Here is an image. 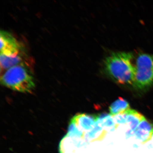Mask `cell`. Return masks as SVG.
<instances>
[{
    "label": "cell",
    "mask_w": 153,
    "mask_h": 153,
    "mask_svg": "<svg viewBox=\"0 0 153 153\" xmlns=\"http://www.w3.org/2000/svg\"><path fill=\"white\" fill-rule=\"evenodd\" d=\"M129 103L123 98L119 97L109 107L110 114L112 116H115L130 109Z\"/></svg>",
    "instance_id": "cell-7"
},
{
    "label": "cell",
    "mask_w": 153,
    "mask_h": 153,
    "mask_svg": "<svg viewBox=\"0 0 153 153\" xmlns=\"http://www.w3.org/2000/svg\"><path fill=\"white\" fill-rule=\"evenodd\" d=\"M134 59L133 54L131 52L111 53L103 62L105 74L118 84L133 85L135 75Z\"/></svg>",
    "instance_id": "cell-1"
},
{
    "label": "cell",
    "mask_w": 153,
    "mask_h": 153,
    "mask_svg": "<svg viewBox=\"0 0 153 153\" xmlns=\"http://www.w3.org/2000/svg\"><path fill=\"white\" fill-rule=\"evenodd\" d=\"M126 113V114L127 123H128L130 126V130L127 134L128 136H130L134 134L138 126L145 117L139 112L133 109L129 110Z\"/></svg>",
    "instance_id": "cell-6"
},
{
    "label": "cell",
    "mask_w": 153,
    "mask_h": 153,
    "mask_svg": "<svg viewBox=\"0 0 153 153\" xmlns=\"http://www.w3.org/2000/svg\"><path fill=\"white\" fill-rule=\"evenodd\" d=\"M152 139H153V134L152 137Z\"/></svg>",
    "instance_id": "cell-10"
},
{
    "label": "cell",
    "mask_w": 153,
    "mask_h": 153,
    "mask_svg": "<svg viewBox=\"0 0 153 153\" xmlns=\"http://www.w3.org/2000/svg\"><path fill=\"white\" fill-rule=\"evenodd\" d=\"M2 85L15 91L30 93L35 87L32 72L23 63L7 69L1 76Z\"/></svg>",
    "instance_id": "cell-2"
},
{
    "label": "cell",
    "mask_w": 153,
    "mask_h": 153,
    "mask_svg": "<svg viewBox=\"0 0 153 153\" xmlns=\"http://www.w3.org/2000/svg\"><path fill=\"white\" fill-rule=\"evenodd\" d=\"M116 122L118 124H125L127 123V117L126 113L121 114L115 116L114 117Z\"/></svg>",
    "instance_id": "cell-9"
},
{
    "label": "cell",
    "mask_w": 153,
    "mask_h": 153,
    "mask_svg": "<svg viewBox=\"0 0 153 153\" xmlns=\"http://www.w3.org/2000/svg\"><path fill=\"white\" fill-rule=\"evenodd\" d=\"M134 134L137 139L141 142H147L153 136V124L145 118L138 126Z\"/></svg>",
    "instance_id": "cell-5"
},
{
    "label": "cell",
    "mask_w": 153,
    "mask_h": 153,
    "mask_svg": "<svg viewBox=\"0 0 153 153\" xmlns=\"http://www.w3.org/2000/svg\"><path fill=\"white\" fill-rule=\"evenodd\" d=\"M24 54H21L16 56H7L1 55L0 62L1 68L7 69L23 63Z\"/></svg>",
    "instance_id": "cell-8"
},
{
    "label": "cell",
    "mask_w": 153,
    "mask_h": 153,
    "mask_svg": "<svg viewBox=\"0 0 153 153\" xmlns=\"http://www.w3.org/2000/svg\"><path fill=\"white\" fill-rule=\"evenodd\" d=\"M133 86L146 91L153 86V55L140 54L136 60L135 75Z\"/></svg>",
    "instance_id": "cell-3"
},
{
    "label": "cell",
    "mask_w": 153,
    "mask_h": 153,
    "mask_svg": "<svg viewBox=\"0 0 153 153\" xmlns=\"http://www.w3.org/2000/svg\"><path fill=\"white\" fill-rule=\"evenodd\" d=\"M1 55L16 56L24 54L21 44L12 34L7 31L1 30Z\"/></svg>",
    "instance_id": "cell-4"
}]
</instances>
